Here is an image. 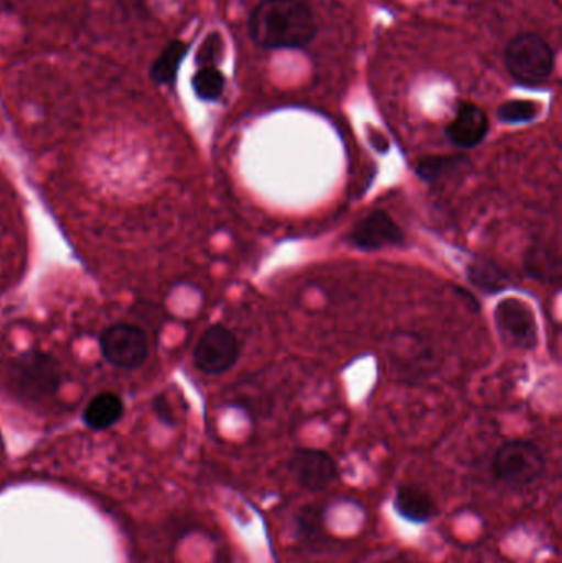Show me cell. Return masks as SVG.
Listing matches in <instances>:
<instances>
[{
  "label": "cell",
  "instance_id": "obj_1",
  "mask_svg": "<svg viewBox=\"0 0 562 563\" xmlns=\"http://www.w3.org/2000/svg\"><path fill=\"white\" fill-rule=\"evenodd\" d=\"M250 36L266 49H297L313 42L317 22L302 0H263L247 23Z\"/></svg>",
  "mask_w": 562,
  "mask_h": 563
},
{
  "label": "cell",
  "instance_id": "obj_2",
  "mask_svg": "<svg viewBox=\"0 0 562 563\" xmlns=\"http://www.w3.org/2000/svg\"><path fill=\"white\" fill-rule=\"evenodd\" d=\"M557 55L543 36L520 33L505 48V65L515 81L530 88L544 85L554 71Z\"/></svg>",
  "mask_w": 562,
  "mask_h": 563
},
{
  "label": "cell",
  "instance_id": "obj_3",
  "mask_svg": "<svg viewBox=\"0 0 562 563\" xmlns=\"http://www.w3.org/2000/svg\"><path fill=\"white\" fill-rule=\"evenodd\" d=\"M547 468L540 446L527 440L505 443L495 453L492 470L498 482L510 486H527L537 482Z\"/></svg>",
  "mask_w": 562,
  "mask_h": 563
},
{
  "label": "cell",
  "instance_id": "obj_4",
  "mask_svg": "<svg viewBox=\"0 0 562 563\" xmlns=\"http://www.w3.org/2000/svg\"><path fill=\"white\" fill-rule=\"evenodd\" d=\"M10 380L30 399L53 396L62 383L58 363L43 351H26L10 364Z\"/></svg>",
  "mask_w": 562,
  "mask_h": 563
},
{
  "label": "cell",
  "instance_id": "obj_5",
  "mask_svg": "<svg viewBox=\"0 0 562 563\" xmlns=\"http://www.w3.org/2000/svg\"><path fill=\"white\" fill-rule=\"evenodd\" d=\"M389 369L403 380L416 383L431 373L434 354L426 338L418 333H395L386 347Z\"/></svg>",
  "mask_w": 562,
  "mask_h": 563
},
{
  "label": "cell",
  "instance_id": "obj_6",
  "mask_svg": "<svg viewBox=\"0 0 562 563\" xmlns=\"http://www.w3.org/2000/svg\"><path fill=\"white\" fill-rule=\"evenodd\" d=\"M240 341L223 324L208 328L194 350V363L203 374L220 376L240 360Z\"/></svg>",
  "mask_w": 562,
  "mask_h": 563
},
{
  "label": "cell",
  "instance_id": "obj_7",
  "mask_svg": "<svg viewBox=\"0 0 562 563\" xmlns=\"http://www.w3.org/2000/svg\"><path fill=\"white\" fill-rule=\"evenodd\" d=\"M495 324L502 340L511 347L533 350L538 344V324L533 308L520 298H505L495 308Z\"/></svg>",
  "mask_w": 562,
  "mask_h": 563
},
{
  "label": "cell",
  "instance_id": "obj_8",
  "mask_svg": "<svg viewBox=\"0 0 562 563\" xmlns=\"http://www.w3.org/2000/svg\"><path fill=\"white\" fill-rule=\"evenodd\" d=\"M102 357L121 369H135L148 356V341L144 331L134 324H112L101 336Z\"/></svg>",
  "mask_w": 562,
  "mask_h": 563
},
{
  "label": "cell",
  "instance_id": "obj_9",
  "mask_svg": "<svg viewBox=\"0 0 562 563\" xmlns=\"http://www.w3.org/2000/svg\"><path fill=\"white\" fill-rule=\"evenodd\" d=\"M349 243L360 251H379L403 246L405 233L386 211L375 210L355 224L349 234Z\"/></svg>",
  "mask_w": 562,
  "mask_h": 563
},
{
  "label": "cell",
  "instance_id": "obj_10",
  "mask_svg": "<svg viewBox=\"0 0 562 563\" xmlns=\"http://www.w3.org/2000/svg\"><path fill=\"white\" fill-rule=\"evenodd\" d=\"M289 470L299 486L309 492H323L339 476L335 460L322 450H296L290 456Z\"/></svg>",
  "mask_w": 562,
  "mask_h": 563
},
{
  "label": "cell",
  "instance_id": "obj_11",
  "mask_svg": "<svg viewBox=\"0 0 562 563\" xmlns=\"http://www.w3.org/2000/svg\"><path fill=\"white\" fill-rule=\"evenodd\" d=\"M491 121L487 112L472 102H462L454 119L445 128L449 141L459 148L477 147L487 137Z\"/></svg>",
  "mask_w": 562,
  "mask_h": 563
},
{
  "label": "cell",
  "instance_id": "obj_12",
  "mask_svg": "<svg viewBox=\"0 0 562 563\" xmlns=\"http://www.w3.org/2000/svg\"><path fill=\"white\" fill-rule=\"evenodd\" d=\"M124 412L121 397L112 393H102L96 396L82 413V420L89 429L104 430L114 426Z\"/></svg>",
  "mask_w": 562,
  "mask_h": 563
},
{
  "label": "cell",
  "instance_id": "obj_13",
  "mask_svg": "<svg viewBox=\"0 0 562 563\" xmlns=\"http://www.w3.org/2000/svg\"><path fill=\"white\" fill-rule=\"evenodd\" d=\"M188 49H190V45L181 42V40L168 43L162 49L157 59L152 63L151 71H148L152 81L157 82V85H170V82H174L177 79L178 69H180L185 56L188 55Z\"/></svg>",
  "mask_w": 562,
  "mask_h": 563
},
{
  "label": "cell",
  "instance_id": "obj_14",
  "mask_svg": "<svg viewBox=\"0 0 562 563\" xmlns=\"http://www.w3.org/2000/svg\"><path fill=\"white\" fill-rule=\"evenodd\" d=\"M396 508L412 522H426L432 518L436 508L432 499L421 489L401 488L396 496Z\"/></svg>",
  "mask_w": 562,
  "mask_h": 563
},
{
  "label": "cell",
  "instance_id": "obj_15",
  "mask_svg": "<svg viewBox=\"0 0 562 563\" xmlns=\"http://www.w3.org/2000/svg\"><path fill=\"white\" fill-rule=\"evenodd\" d=\"M469 280L485 294H497L510 285L507 274L488 260H475L467 269Z\"/></svg>",
  "mask_w": 562,
  "mask_h": 563
},
{
  "label": "cell",
  "instance_id": "obj_16",
  "mask_svg": "<svg viewBox=\"0 0 562 563\" xmlns=\"http://www.w3.org/2000/svg\"><path fill=\"white\" fill-rule=\"evenodd\" d=\"M227 79L217 66L200 68L191 78V88L201 101L213 102L223 96Z\"/></svg>",
  "mask_w": 562,
  "mask_h": 563
},
{
  "label": "cell",
  "instance_id": "obj_17",
  "mask_svg": "<svg viewBox=\"0 0 562 563\" xmlns=\"http://www.w3.org/2000/svg\"><path fill=\"white\" fill-rule=\"evenodd\" d=\"M461 162H464V157H459V155H432V157L421 158L418 162L416 174L419 175L421 180L434 184V181L441 180L444 175L459 168Z\"/></svg>",
  "mask_w": 562,
  "mask_h": 563
},
{
  "label": "cell",
  "instance_id": "obj_18",
  "mask_svg": "<svg viewBox=\"0 0 562 563\" xmlns=\"http://www.w3.org/2000/svg\"><path fill=\"white\" fill-rule=\"evenodd\" d=\"M541 104L530 99H514L507 101L498 108V119L507 124H525V122L535 121L540 114Z\"/></svg>",
  "mask_w": 562,
  "mask_h": 563
},
{
  "label": "cell",
  "instance_id": "obj_19",
  "mask_svg": "<svg viewBox=\"0 0 562 563\" xmlns=\"http://www.w3.org/2000/svg\"><path fill=\"white\" fill-rule=\"evenodd\" d=\"M221 53H223V36L217 32L210 33L201 43L200 48H198L195 63L200 68L217 66L218 59L221 58Z\"/></svg>",
  "mask_w": 562,
  "mask_h": 563
}]
</instances>
